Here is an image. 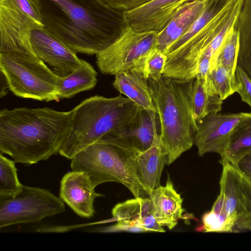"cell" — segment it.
I'll list each match as a JSON object with an SVG mask.
<instances>
[{
    "label": "cell",
    "mask_w": 251,
    "mask_h": 251,
    "mask_svg": "<svg viewBox=\"0 0 251 251\" xmlns=\"http://www.w3.org/2000/svg\"><path fill=\"white\" fill-rule=\"evenodd\" d=\"M43 27L76 53L97 54L129 26L125 11L100 0H38Z\"/></svg>",
    "instance_id": "cell-1"
},
{
    "label": "cell",
    "mask_w": 251,
    "mask_h": 251,
    "mask_svg": "<svg viewBox=\"0 0 251 251\" xmlns=\"http://www.w3.org/2000/svg\"><path fill=\"white\" fill-rule=\"evenodd\" d=\"M73 110L49 107L0 111V151L14 161L33 164L58 151L70 128Z\"/></svg>",
    "instance_id": "cell-2"
},
{
    "label": "cell",
    "mask_w": 251,
    "mask_h": 251,
    "mask_svg": "<svg viewBox=\"0 0 251 251\" xmlns=\"http://www.w3.org/2000/svg\"><path fill=\"white\" fill-rule=\"evenodd\" d=\"M141 107L120 95L113 98L96 95L73 109L70 130L58 153L72 159L106 135L122 134L135 120Z\"/></svg>",
    "instance_id": "cell-3"
},
{
    "label": "cell",
    "mask_w": 251,
    "mask_h": 251,
    "mask_svg": "<svg viewBox=\"0 0 251 251\" xmlns=\"http://www.w3.org/2000/svg\"><path fill=\"white\" fill-rule=\"evenodd\" d=\"M194 80L163 75L148 78L159 120L160 143L167 153L168 165L194 145L198 128L193 110Z\"/></svg>",
    "instance_id": "cell-4"
},
{
    "label": "cell",
    "mask_w": 251,
    "mask_h": 251,
    "mask_svg": "<svg viewBox=\"0 0 251 251\" xmlns=\"http://www.w3.org/2000/svg\"><path fill=\"white\" fill-rule=\"evenodd\" d=\"M139 152L125 139L105 135L76 154L71 159V167L85 173L95 188L116 182L127 188L135 198L149 197L136 174L135 158Z\"/></svg>",
    "instance_id": "cell-5"
},
{
    "label": "cell",
    "mask_w": 251,
    "mask_h": 251,
    "mask_svg": "<svg viewBox=\"0 0 251 251\" xmlns=\"http://www.w3.org/2000/svg\"><path fill=\"white\" fill-rule=\"evenodd\" d=\"M0 70L16 96L40 101H59V76L35 55L0 53Z\"/></svg>",
    "instance_id": "cell-6"
},
{
    "label": "cell",
    "mask_w": 251,
    "mask_h": 251,
    "mask_svg": "<svg viewBox=\"0 0 251 251\" xmlns=\"http://www.w3.org/2000/svg\"><path fill=\"white\" fill-rule=\"evenodd\" d=\"M244 0H226L211 20L181 46L166 54L163 75L180 80L196 78L199 61Z\"/></svg>",
    "instance_id": "cell-7"
},
{
    "label": "cell",
    "mask_w": 251,
    "mask_h": 251,
    "mask_svg": "<svg viewBox=\"0 0 251 251\" xmlns=\"http://www.w3.org/2000/svg\"><path fill=\"white\" fill-rule=\"evenodd\" d=\"M43 27L38 0H0V53L34 54L30 34Z\"/></svg>",
    "instance_id": "cell-8"
},
{
    "label": "cell",
    "mask_w": 251,
    "mask_h": 251,
    "mask_svg": "<svg viewBox=\"0 0 251 251\" xmlns=\"http://www.w3.org/2000/svg\"><path fill=\"white\" fill-rule=\"evenodd\" d=\"M63 201L48 190L23 185L12 197H0V228L36 223L64 212Z\"/></svg>",
    "instance_id": "cell-9"
},
{
    "label": "cell",
    "mask_w": 251,
    "mask_h": 251,
    "mask_svg": "<svg viewBox=\"0 0 251 251\" xmlns=\"http://www.w3.org/2000/svg\"><path fill=\"white\" fill-rule=\"evenodd\" d=\"M157 33L137 31L129 26L113 43L96 55L99 70L114 75L131 70L144 73L147 56L156 47Z\"/></svg>",
    "instance_id": "cell-10"
},
{
    "label": "cell",
    "mask_w": 251,
    "mask_h": 251,
    "mask_svg": "<svg viewBox=\"0 0 251 251\" xmlns=\"http://www.w3.org/2000/svg\"><path fill=\"white\" fill-rule=\"evenodd\" d=\"M221 164L219 195L226 213L237 225L251 217V179L237 166L227 162Z\"/></svg>",
    "instance_id": "cell-11"
},
{
    "label": "cell",
    "mask_w": 251,
    "mask_h": 251,
    "mask_svg": "<svg viewBox=\"0 0 251 251\" xmlns=\"http://www.w3.org/2000/svg\"><path fill=\"white\" fill-rule=\"evenodd\" d=\"M248 113L210 114L198 123L194 139L199 156L207 153L222 155L227 146L230 135L236 125Z\"/></svg>",
    "instance_id": "cell-12"
},
{
    "label": "cell",
    "mask_w": 251,
    "mask_h": 251,
    "mask_svg": "<svg viewBox=\"0 0 251 251\" xmlns=\"http://www.w3.org/2000/svg\"><path fill=\"white\" fill-rule=\"evenodd\" d=\"M30 40L35 55L59 76L68 75L80 64L76 52L44 27L33 29Z\"/></svg>",
    "instance_id": "cell-13"
},
{
    "label": "cell",
    "mask_w": 251,
    "mask_h": 251,
    "mask_svg": "<svg viewBox=\"0 0 251 251\" xmlns=\"http://www.w3.org/2000/svg\"><path fill=\"white\" fill-rule=\"evenodd\" d=\"M95 188L85 173L73 170L61 179L60 198L78 216L90 218L95 213V200L104 196L97 193Z\"/></svg>",
    "instance_id": "cell-14"
},
{
    "label": "cell",
    "mask_w": 251,
    "mask_h": 251,
    "mask_svg": "<svg viewBox=\"0 0 251 251\" xmlns=\"http://www.w3.org/2000/svg\"><path fill=\"white\" fill-rule=\"evenodd\" d=\"M192 0H153L125 11L129 26L139 32H160L176 10Z\"/></svg>",
    "instance_id": "cell-15"
},
{
    "label": "cell",
    "mask_w": 251,
    "mask_h": 251,
    "mask_svg": "<svg viewBox=\"0 0 251 251\" xmlns=\"http://www.w3.org/2000/svg\"><path fill=\"white\" fill-rule=\"evenodd\" d=\"M208 0H192L180 6L156 37V48L166 54L171 45L192 25Z\"/></svg>",
    "instance_id": "cell-16"
},
{
    "label": "cell",
    "mask_w": 251,
    "mask_h": 251,
    "mask_svg": "<svg viewBox=\"0 0 251 251\" xmlns=\"http://www.w3.org/2000/svg\"><path fill=\"white\" fill-rule=\"evenodd\" d=\"M151 200L154 217L161 226H167L171 230L183 218V200L174 188L168 175L166 184L159 185L152 191Z\"/></svg>",
    "instance_id": "cell-17"
},
{
    "label": "cell",
    "mask_w": 251,
    "mask_h": 251,
    "mask_svg": "<svg viewBox=\"0 0 251 251\" xmlns=\"http://www.w3.org/2000/svg\"><path fill=\"white\" fill-rule=\"evenodd\" d=\"M112 215L117 222L139 226L147 232H165L154 217L150 197L135 198L119 203L112 209Z\"/></svg>",
    "instance_id": "cell-18"
},
{
    "label": "cell",
    "mask_w": 251,
    "mask_h": 251,
    "mask_svg": "<svg viewBox=\"0 0 251 251\" xmlns=\"http://www.w3.org/2000/svg\"><path fill=\"white\" fill-rule=\"evenodd\" d=\"M167 163V153L160 141L137 154L135 158L137 176L149 197L154 189L160 185L161 174Z\"/></svg>",
    "instance_id": "cell-19"
},
{
    "label": "cell",
    "mask_w": 251,
    "mask_h": 251,
    "mask_svg": "<svg viewBox=\"0 0 251 251\" xmlns=\"http://www.w3.org/2000/svg\"><path fill=\"white\" fill-rule=\"evenodd\" d=\"M160 127L158 114L154 111L141 108L135 120L120 137L125 139L133 148L143 152L155 143L160 142Z\"/></svg>",
    "instance_id": "cell-20"
},
{
    "label": "cell",
    "mask_w": 251,
    "mask_h": 251,
    "mask_svg": "<svg viewBox=\"0 0 251 251\" xmlns=\"http://www.w3.org/2000/svg\"><path fill=\"white\" fill-rule=\"evenodd\" d=\"M112 85L120 93L136 103L141 108L157 112L148 79L142 72L131 70L115 75Z\"/></svg>",
    "instance_id": "cell-21"
},
{
    "label": "cell",
    "mask_w": 251,
    "mask_h": 251,
    "mask_svg": "<svg viewBox=\"0 0 251 251\" xmlns=\"http://www.w3.org/2000/svg\"><path fill=\"white\" fill-rule=\"evenodd\" d=\"M97 72L87 61L81 59L79 66L66 76H59L58 96L60 99H70L76 94L93 89L96 86Z\"/></svg>",
    "instance_id": "cell-22"
},
{
    "label": "cell",
    "mask_w": 251,
    "mask_h": 251,
    "mask_svg": "<svg viewBox=\"0 0 251 251\" xmlns=\"http://www.w3.org/2000/svg\"><path fill=\"white\" fill-rule=\"evenodd\" d=\"M251 153V113H248L235 127L220 163L227 162L237 166L239 161Z\"/></svg>",
    "instance_id": "cell-23"
},
{
    "label": "cell",
    "mask_w": 251,
    "mask_h": 251,
    "mask_svg": "<svg viewBox=\"0 0 251 251\" xmlns=\"http://www.w3.org/2000/svg\"><path fill=\"white\" fill-rule=\"evenodd\" d=\"M193 110L198 124L207 115L222 110L223 101L207 83V79L196 76L193 86Z\"/></svg>",
    "instance_id": "cell-24"
},
{
    "label": "cell",
    "mask_w": 251,
    "mask_h": 251,
    "mask_svg": "<svg viewBox=\"0 0 251 251\" xmlns=\"http://www.w3.org/2000/svg\"><path fill=\"white\" fill-rule=\"evenodd\" d=\"M235 27L239 39L237 65L251 78V0H244Z\"/></svg>",
    "instance_id": "cell-25"
},
{
    "label": "cell",
    "mask_w": 251,
    "mask_h": 251,
    "mask_svg": "<svg viewBox=\"0 0 251 251\" xmlns=\"http://www.w3.org/2000/svg\"><path fill=\"white\" fill-rule=\"evenodd\" d=\"M235 26L226 36L211 62L210 67L211 71L216 64H221L227 69L233 78H235V72L237 66L239 48V34Z\"/></svg>",
    "instance_id": "cell-26"
},
{
    "label": "cell",
    "mask_w": 251,
    "mask_h": 251,
    "mask_svg": "<svg viewBox=\"0 0 251 251\" xmlns=\"http://www.w3.org/2000/svg\"><path fill=\"white\" fill-rule=\"evenodd\" d=\"M208 85L224 100L236 93L235 78L221 64H216L210 71L207 78Z\"/></svg>",
    "instance_id": "cell-27"
},
{
    "label": "cell",
    "mask_w": 251,
    "mask_h": 251,
    "mask_svg": "<svg viewBox=\"0 0 251 251\" xmlns=\"http://www.w3.org/2000/svg\"><path fill=\"white\" fill-rule=\"evenodd\" d=\"M23 185L18 179L15 161L0 155V197H12L18 193Z\"/></svg>",
    "instance_id": "cell-28"
},
{
    "label": "cell",
    "mask_w": 251,
    "mask_h": 251,
    "mask_svg": "<svg viewBox=\"0 0 251 251\" xmlns=\"http://www.w3.org/2000/svg\"><path fill=\"white\" fill-rule=\"evenodd\" d=\"M236 225L226 212L212 207L210 211L202 215V225L198 230L204 232H232Z\"/></svg>",
    "instance_id": "cell-29"
},
{
    "label": "cell",
    "mask_w": 251,
    "mask_h": 251,
    "mask_svg": "<svg viewBox=\"0 0 251 251\" xmlns=\"http://www.w3.org/2000/svg\"><path fill=\"white\" fill-rule=\"evenodd\" d=\"M167 56L156 47L148 54L145 64L144 74L146 78H159L163 75Z\"/></svg>",
    "instance_id": "cell-30"
},
{
    "label": "cell",
    "mask_w": 251,
    "mask_h": 251,
    "mask_svg": "<svg viewBox=\"0 0 251 251\" xmlns=\"http://www.w3.org/2000/svg\"><path fill=\"white\" fill-rule=\"evenodd\" d=\"M235 78L236 92L240 96L242 100L251 108V78L239 65L236 68Z\"/></svg>",
    "instance_id": "cell-31"
},
{
    "label": "cell",
    "mask_w": 251,
    "mask_h": 251,
    "mask_svg": "<svg viewBox=\"0 0 251 251\" xmlns=\"http://www.w3.org/2000/svg\"><path fill=\"white\" fill-rule=\"evenodd\" d=\"M108 6L126 11L134 9L153 0H100Z\"/></svg>",
    "instance_id": "cell-32"
},
{
    "label": "cell",
    "mask_w": 251,
    "mask_h": 251,
    "mask_svg": "<svg viewBox=\"0 0 251 251\" xmlns=\"http://www.w3.org/2000/svg\"><path fill=\"white\" fill-rule=\"evenodd\" d=\"M106 232L127 231L131 232H147V231L141 227L117 222L114 225L103 230Z\"/></svg>",
    "instance_id": "cell-33"
},
{
    "label": "cell",
    "mask_w": 251,
    "mask_h": 251,
    "mask_svg": "<svg viewBox=\"0 0 251 251\" xmlns=\"http://www.w3.org/2000/svg\"><path fill=\"white\" fill-rule=\"evenodd\" d=\"M237 166L251 179V153L243 157Z\"/></svg>",
    "instance_id": "cell-34"
},
{
    "label": "cell",
    "mask_w": 251,
    "mask_h": 251,
    "mask_svg": "<svg viewBox=\"0 0 251 251\" xmlns=\"http://www.w3.org/2000/svg\"><path fill=\"white\" fill-rule=\"evenodd\" d=\"M243 230L251 231V217L238 222L234 231Z\"/></svg>",
    "instance_id": "cell-35"
},
{
    "label": "cell",
    "mask_w": 251,
    "mask_h": 251,
    "mask_svg": "<svg viewBox=\"0 0 251 251\" xmlns=\"http://www.w3.org/2000/svg\"><path fill=\"white\" fill-rule=\"evenodd\" d=\"M8 90H9L7 79L2 71L0 70V98L6 95Z\"/></svg>",
    "instance_id": "cell-36"
}]
</instances>
